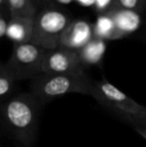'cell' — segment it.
<instances>
[{
	"label": "cell",
	"instance_id": "obj_21",
	"mask_svg": "<svg viewBox=\"0 0 146 147\" xmlns=\"http://www.w3.org/2000/svg\"><path fill=\"white\" fill-rule=\"evenodd\" d=\"M51 1L59 4V5H69V4L73 3L74 0H51Z\"/></svg>",
	"mask_w": 146,
	"mask_h": 147
},
{
	"label": "cell",
	"instance_id": "obj_3",
	"mask_svg": "<svg viewBox=\"0 0 146 147\" xmlns=\"http://www.w3.org/2000/svg\"><path fill=\"white\" fill-rule=\"evenodd\" d=\"M90 96L111 114L132 126L137 119L146 115L145 106L127 96L105 78L93 80Z\"/></svg>",
	"mask_w": 146,
	"mask_h": 147
},
{
	"label": "cell",
	"instance_id": "obj_1",
	"mask_svg": "<svg viewBox=\"0 0 146 147\" xmlns=\"http://www.w3.org/2000/svg\"><path fill=\"white\" fill-rule=\"evenodd\" d=\"M41 107L30 92L15 93L0 102V127L22 147H32L38 134Z\"/></svg>",
	"mask_w": 146,
	"mask_h": 147
},
{
	"label": "cell",
	"instance_id": "obj_9",
	"mask_svg": "<svg viewBox=\"0 0 146 147\" xmlns=\"http://www.w3.org/2000/svg\"><path fill=\"white\" fill-rule=\"evenodd\" d=\"M106 50V43L104 40L94 37L83 48L78 51V56L84 68L99 65L104 57Z\"/></svg>",
	"mask_w": 146,
	"mask_h": 147
},
{
	"label": "cell",
	"instance_id": "obj_17",
	"mask_svg": "<svg viewBox=\"0 0 146 147\" xmlns=\"http://www.w3.org/2000/svg\"><path fill=\"white\" fill-rule=\"evenodd\" d=\"M74 2L83 6V7L89 8H94V4H95V0H74Z\"/></svg>",
	"mask_w": 146,
	"mask_h": 147
},
{
	"label": "cell",
	"instance_id": "obj_6",
	"mask_svg": "<svg viewBox=\"0 0 146 147\" xmlns=\"http://www.w3.org/2000/svg\"><path fill=\"white\" fill-rule=\"evenodd\" d=\"M85 72L86 69L75 51L58 47L45 52L42 62V73L80 74Z\"/></svg>",
	"mask_w": 146,
	"mask_h": 147
},
{
	"label": "cell",
	"instance_id": "obj_8",
	"mask_svg": "<svg viewBox=\"0 0 146 147\" xmlns=\"http://www.w3.org/2000/svg\"><path fill=\"white\" fill-rule=\"evenodd\" d=\"M33 17L9 16L7 22L5 37L13 42V44L32 43L33 38Z\"/></svg>",
	"mask_w": 146,
	"mask_h": 147
},
{
	"label": "cell",
	"instance_id": "obj_16",
	"mask_svg": "<svg viewBox=\"0 0 146 147\" xmlns=\"http://www.w3.org/2000/svg\"><path fill=\"white\" fill-rule=\"evenodd\" d=\"M8 17V16H7ZM9 18V17H8ZM8 18H6V15L0 13V38L5 36L6 29H7V22Z\"/></svg>",
	"mask_w": 146,
	"mask_h": 147
},
{
	"label": "cell",
	"instance_id": "obj_15",
	"mask_svg": "<svg viewBox=\"0 0 146 147\" xmlns=\"http://www.w3.org/2000/svg\"><path fill=\"white\" fill-rule=\"evenodd\" d=\"M94 11L98 14H107L114 9V0H95Z\"/></svg>",
	"mask_w": 146,
	"mask_h": 147
},
{
	"label": "cell",
	"instance_id": "obj_7",
	"mask_svg": "<svg viewBox=\"0 0 146 147\" xmlns=\"http://www.w3.org/2000/svg\"><path fill=\"white\" fill-rule=\"evenodd\" d=\"M94 37L93 23L86 19H72L61 36L59 47L78 52Z\"/></svg>",
	"mask_w": 146,
	"mask_h": 147
},
{
	"label": "cell",
	"instance_id": "obj_18",
	"mask_svg": "<svg viewBox=\"0 0 146 147\" xmlns=\"http://www.w3.org/2000/svg\"><path fill=\"white\" fill-rule=\"evenodd\" d=\"M0 13H1V14H4V15H6V16H8V17H9L6 0H0Z\"/></svg>",
	"mask_w": 146,
	"mask_h": 147
},
{
	"label": "cell",
	"instance_id": "obj_13",
	"mask_svg": "<svg viewBox=\"0 0 146 147\" xmlns=\"http://www.w3.org/2000/svg\"><path fill=\"white\" fill-rule=\"evenodd\" d=\"M17 81L9 71L5 62L0 61V102L15 94Z\"/></svg>",
	"mask_w": 146,
	"mask_h": 147
},
{
	"label": "cell",
	"instance_id": "obj_5",
	"mask_svg": "<svg viewBox=\"0 0 146 147\" xmlns=\"http://www.w3.org/2000/svg\"><path fill=\"white\" fill-rule=\"evenodd\" d=\"M45 52L46 49L34 43L14 44L11 55L5 63L17 82L31 80L42 73Z\"/></svg>",
	"mask_w": 146,
	"mask_h": 147
},
{
	"label": "cell",
	"instance_id": "obj_14",
	"mask_svg": "<svg viewBox=\"0 0 146 147\" xmlns=\"http://www.w3.org/2000/svg\"><path fill=\"white\" fill-rule=\"evenodd\" d=\"M114 9L140 13L146 9V0H114Z\"/></svg>",
	"mask_w": 146,
	"mask_h": 147
},
{
	"label": "cell",
	"instance_id": "obj_10",
	"mask_svg": "<svg viewBox=\"0 0 146 147\" xmlns=\"http://www.w3.org/2000/svg\"><path fill=\"white\" fill-rule=\"evenodd\" d=\"M107 14L112 17L114 21L119 38H122L125 35L129 34L138 25L139 17L137 15L138 13H135V12L114 9Z\"/></svg>",
	"mask_w": 146,
	"mask_h": 147
},
{
	"label": "cell",
	"instance_id": "obj_19",
	"mask_svg": "<svg viewBox=\"0 0 146 147\" xmlns=\"http://www.w3.org/2000/svg\"><path fill=\"white\" fill-rule=\"evenodd\" d=\"M137 126H140V127H144L146 128V115L140 117L139 119L136 120V122L134 123L133 127H137Z\"/></svg>",
	"mask_w": 146,
	"mask_h": 147
},
{
	"label": "cell",
	"instance_id": "obj_4",
	"mask_svg": "<svg viewBox=\"0 0 146 147\" xmlns=\"http://www.w3.org/2000/svg\"><path fill=\"white\" fill-rule=\"evenodd\" d=\"M71 20L66 12L44 5L34 17L32 43L46 50L58 48L61 36Z\"/></svg>",
	"mask_w": 146,
	"mask_h": 147
},
{
	"label": "cell",
	"instance_id": "obj_12",
	"mask_svg": "<svg viewBox=\"0 0 146 147\" xmlns=\"http://www.w3.org/2000/svg\"><path fill=\"white\" fill-rule=\"evenodd\" d=\"M94 36L101 40H111V39H119L115 23L112 17L108 14L98 15L96 22L93 23Z\"/></svg>",
	"mask_w": 146,
	"mask_h": 147
},
{
	"label": "cell",
	"instance_id": "obj_2",
	"mask_svg": "<svg viewBox=\"0 0 146 147\" xmlns=\"http://www.w3.org/2000/svg\"><path fill=\"white\" fill-rule=\"evenodd\" d=\"M93 80L86 73L80 74H45L41 73L30 80L29 92L44 106L54 99L70 93L91 94Z\"/></svg>",
	"mask_w": 146,
	"mask_h": 147
},
{
	"label": "cell",
	"instance_id": "obj_20",
	"mask_svg": "<svg viewBox=\"0 0 146 147\" xmlns=\"http://www.w3.org/2000/svg\"><path fill=\"white\" fill-rule=\"evenodd\" d=\"M133 128H134V130L139 135H141L144 139H146V128L140 127V126H137V127H133Z\"/></svg>",
	"mask_w": 146,
	"mask_h": 147
},
{
	"label": "cell",
	"instance_id": "obj_11",
	"mask_svg": "<svg viewBox=\"0 0 146 147\" xmlns=\"http://www.w3.org/2000/svg\"><path fill=\"white\" fill-rule=\"evenodd\" d=\"M9 16L35 17L43 7L41 0H6Z\"/></svg>",
	"mask_w": 146,
	"mask_h": 147
}]
</instances>
